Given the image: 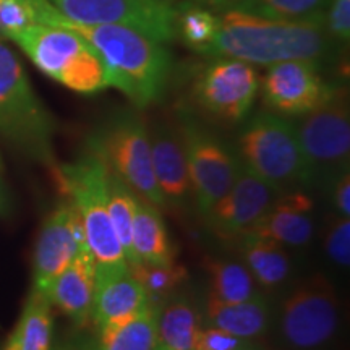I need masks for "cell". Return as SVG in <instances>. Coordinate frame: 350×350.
<instances>
[{
	"instance_id": "1",
	"label": "cell",
	"mask_w": 350,
	"mask_h": 350,
	"mask_svg": "<svg viewBox=\"0 0 350 350\" xmlns=\"http://www.w3.org/2000/svg\"><path fill=\"white\" fill-rule=\"evenodd\" d=\"M38 23L65 26L85 38L106 64L111 86L137 109L159 103L167 91L172 55L164 42L119 25H80L60 15L47 0H34Z\"/></svg>"
},
{
	"instance_id": "2",
	"label": "cell",
	"mask_w": 350,
	"mask_h": 350,
	"mask_svg": "<svg viewBox=\"0 0 350 350\" xmlns=\"http://www.w3.org/2000/svg\"><path fill=\"white\" fill-rule=\"evenodd\" d=\"M216 12V31L203 57L271 67L288 60L325 65L339 52L326 34L325 13L305 20H266L234 10Z\"/></svg>"
},
{
	"instance_id": "3",
	"label": "cell",
	"mask_w": 350,
	"mask_h": 350,
	"mask_svg": "<svg viewBox=\"0 0 350 350\" xmlns=\"http://www.w3.org/2000/svg\"><path fill=\"white\" fill-rule=\"evenodd\" d=\"M234 151L245 169L275 191L299 190L318 174L301 150L295 124L269 111L243 122Z\"/></svg>"
},
{
	"instance_id": "4",
	"label": "cell",
	"mask_w": 350,
	"mask_h": 350,
	"mask_svg": "<svg viewBox=\"0 0 350 350\" xmlns=\"http://www.w3.org/2000/svg\"><path fill=\"white\" fill-rule=\"evenodd\" d=\"M55 120L34 93L23 65L0 38V137L20 154L55 167Z\"/></svg>"
},
{
	"instance_id": "5",
	"label": "cell",
	"mask_w": 350,
	"mask_h": 350,
	"mask_svg": "<svg viewBox=\"0 0 350 350\" xmlns=\"http://www.w3.org/2000/svg\"><path fill=\"white\" fill-rule=\"evenodd\" d=\"M44 75L80 94H98L111 88L99 52L73 29L33 25L10 38Z\"/></svg>"
},
{
	"instance_id": "6",
	"label": "cell",
	"mask_w": 350,
	"mask_h": 350,
	"mask_svg": "<svg viewBox=\"0 0 350 350\" xmlns=\"http://www.w3.org/2000/svg\"><path fill=\"white\" fill-rule=\"evenodd\" d=\"M57 183L72 200L85 229L86 243L96 265H126L124 250L113 230L107 206L109 169L103 157L88 146L75 163L55 165Z\"/></svg>"
},
{
	"instance_id": "7",
	"label": "cell",
	"mask_w": 350,
	"mask_h": 350,
	"mask_svg": "<svg viewBox=\"0 0 350 350\" xmlns=\"http://www.w3.org/2000/svg\"><path fill=\"white\" fill-rule=\"evenodd\" d=\"M88 146L135 195L157 209L165 208L152 169L151 133L137 112L113 113L91 137Z\"/></svg>"
},
{
	"instance_id": "8",
	"label": "cell",
	"mask_w": 350,
	"mask_h": 350,
	"mask_svg": "<svg viewBox=\"0 0 350 350\" xmlns=\"http://www.w3.org/2000/svg\"><path fill=\"white\" fill-rule=\"evenodd\" d=\"M178 137L185 154L191 195L204 216L234 185L240 170L235 151L187 109L178 113Z\"/></svg>"
},
{
	"instance_id": "9",
	"label": "cell",
	"mask_w": 350,
	"mask_h": 350,
	"mask_svg": "<svg viewBox=\"0 0 350 350\" xmlns=\"http://www.w3.org/2000/svg\"><path fill=\"white\" fill-rule=\"evenodd\" d=\"M208 59L191 80V100L213 120L226 125L243 124L260 91L255 67L229 57Z\"/></svg>"
},
{
	"instance_id": "10",
	"label": "cell",
	"mask_w": 350,
	"mask_h": 350,
	"mask_svg": "<svg viewBox=\"0 0 350 350\" xmlns=\"http://www.w3.org/2000/svg\"><path fill=\"white\" fill-rule=\"evenodd\" d=\"M279 329L292 350H318L334 339L339 329V300L325 274L305 279L284 299Z\"/></svg>"
},
{
	"instance_id": "11",
	"label": "cell",
	"mask_w": 350,
	"mask_h": 350,
	"mask_svg": "<svg viewBox=\"0 0 350 350\" xmlns=\"http://www.w3.org/2000/svg\"><path fill=\"white\" fill-rule=\"evenodd\" d=\"M65 18L80 25H119L159 42L175 41V0H47Z\"/></svg>"
},
{
	"instance_id": "12",
	"label": "cell",
	"mask_w": 350,
	"mask_h": 350,
	"mask_svg": "<svg viewBox=\"0 0 350 350\" xmlns=\"http://www.w3.org/2000/svg\"><path fill=\"white\" fill-rule=\"evenodd\" d=\"M262 104L282 117H301L326 103L338 86L321 75V65L306 60H288L268 67L260 80Z\"/></svg>"
},
{
	"instance_id": "13",
	"label": "cell",
	"mask_w": 350,
	"mask_h": 350,
	"mask_svg": "<svg viewBox=\"0 0 350 350\" xmlns=\"http://www.w3.org/2000/svg\"><path fill=\"white\" fill-rule=\"evenodd\" d=\"M299 142L314 170L344 167L350 156V113L347 96L339 88L326 103L300 117Z\"/></svg>"
},
{
	"instance_id": "14",
	"label": "cell",
	"mask_w": 350,
	"mask_h": 350,
	"mask_svg": "<svg viewBox=\"0 0 350 350\" xmlns=\"http://www.w3.org/2000/svg\"><path fill=\"white\" fill-rule=\"evenodd\" d=\"M83 250L90 248L81 219L72 203L60 204L46 219L39 232L33 258L34 288L39 292L46 291Z\"/></svg>"
},
{
	"instance_id": "15",
	"label": "cell",
	"mask_w": 350,
	"mask_h": 350,
	"mask_svg": "<svg viewBox=\"0 0 350 350\" xmlns=\"http://www.w3.org/2000/svg\"><path fill=\"white\" fill-rule=\"evenodd\" d=\"M274 198V188L240 164L234 185L203 217L217 237L237 239L262 216Z\"/></svg>"
},
{
	"instance_id": "16",
	"label": "cell",
	"mask_w": 350,
	"mask_h": 350,
	"mask_svg": "<svg viewBox=\"0 0 350 350\" xmlns=\"http://www.w3.org/2000/svg\"><path fill=\"white\" fill-rule=\"evenodd\" d=\"M150 304V297L130 273L129 265H96L91 321L98 329L133 317Z\"/></svg>"
},
{
	"instance_id": "17",
	"label": "cell",
	"mask_w": 350,
	"mask_h": 350,
	"mask_svg": "<svg viewBox=\"0 0 350 350\" xmlns=\"http://www.w3.org/2000/svg\"><path fill=\"white\" fill-rule=\"evenodd\" d=\"M314 201L304 190H288L271 201L262 216L247 232L274 240L282 247L299 248L314 235Z\"/></svg>"
},
{
	"instance_id": "18",
	"label": "cell",
	"mask_w": 350,
	"mask_h": 350,
	"mask_svg": "<svg viewBox=\"0 0 350 350\" xmlns=\"http://www.w3.org/2000/svg\"><path fill=\"white\" fill-rule=\"evenodd\" d=\"M96 284V260L83 250L41 294L78 326L91 321Z\"/></svg>"
},
{
	"instance_id": "19",
	"label": "cell",
	"mask_w": 350,
	"mask_h": 350,
	"mask_svg": "<svg viewBox=\"0 0 350 350\" xmlns=\"http://www.w3.org/2000/svg\"><path fill=\"white\" fill-rule=\"evenodd\" d=\"M151 151L156 183L165 206H185L191 196V185L178 130L157 126L151 135Z\"/></svg>"
},
{
	"instance_id": "20",
	"label": "cell",
	"mask_w": 350,
	"mask_h": 350,
	"mask_svg": "<svg viewBox=\"0 0 350 350\" xmlns=\"http://www.w3.org/2000/svg\"><path fill=\"white\" fill-rule=\"evenodd\" d=\"M235 240L245 268L250 271L258 287L274 291L291 278L292 261L286 247L252 232H243Z\"/></svg>"
},
{
	"instance_id": "21",
	"label": "cell",
	"mask_w": 350,
	"mask_h": 350,
	"mask_svg": "<svg viewBox=\"0 0 350 350\" xmlns=\"http://www.w3.org/2000/svg\"><path fill=\"white\" fill-rule=\"evenodd\" d=\"M204 325L219 327L245 340H255L269 329L271 312L265 297L227 304L209 295L204 306Z\"/></svg>"
},
{
	"instance_id": "22",
	"label": "cell",
	"mask_w": 350,
	"mask_h": 350,
	"mask_svg": "<svg viewBox=\"0 0 350 350\" xmlns=\"http://www.w3.org/2000/svg\"><path fill=\"white\" fill-rule=\"evenodd\" d=\"M172 265L174 248L170 243L159 209L137 196L133 229H131V256L126 262Z\"/></svg>"
},
{
	"instance_id": "23",
	"label": "cell",
	"mask_w": 350,
	"mask_h": 350,
	"mask_svg": "<svg viewBox=\"0 0 350 350\" xmlns=\"http://www.w3.org/2000/svg\"><path fill=\"white\" fill-rule=\"evenodd\" d=\"M201 314L185 297H174L157 308V345L170 350H195Z\"/></svg>"
},
{
	"instance_id": "24",
	"label": "cell",
	"mask_w": 350,
	"mask_h": 350,
	"mask_svg": "<svg viewBox=\"0 0 350 350\" xmlns=\"http://www.w3.org/2000/svg\"><path fill=\"white\" fill-rule=\"evenodd\" d=\"M157 308L146 305L133 317L99 329L100 350H154L157 347Z\"/></svg>"
},
{
	"instance_id": "25",
	"label": "cell",
	"mask_w": 350,
	"mask_h": 350,
	"mask_svg": "<svg viewBox=\"0 0 350 350\" xmlns=\"http://www.w3.org/2000/svg\"><path fill=\"white\" fill-rule=\"evenodd\" d=\"M204 268L211 281V297L214 299L237 304L262 297L260 287L243 262L208 258Z\"/></svg>"
},
{
	"instance_id": "26",
	"label": "cell",
	"mask_w": 350,
	"mask_h": 350,
	"mask_svg": "<svg viewBox=\"0 0 350 350\" xmlns=\"http://www.w3.org/2000/svg\"><path fill=\"white\" fill-rule=\"evenodd\" d=\"M54 318L51 301L46 295L33 288L21 313V318L12 338L18 350H51Z\"/></svg>"
},
{
	"instance_id": "27",
	"label": "cell",
	"mask_w": 350,
	"mask_h": 350,
	"mask_svg": "<svg viewBox=\"0 0 350 350\" xmlns=\"http://www.w3.org/2000/svg\"><path fill=\"white\" fill-rule=\"evenodd\" d=\"M217 26V12L191 2H175V41H180L195 54L203 55Z\"/></svg>"
},
{
	"instance_id": "28",
	"label": "cell",
	"mask_w": 350,
	"mask_h": 350,
	"mask_svg": "<svg viewBox=\"0 0 350 350\" xmlns=\"http://www.w3.org/2000/svg\"><path fill=\"white\" fill-rule=\"evenodd\" d=\"M329 0H234L219 10H234L266 20H305L323 15Z\"/></svg>"
},
{
	"instance_id": "29",
	"label": "cell",
	"mask_w": 350,
	"mask_h": 350,
	"mask_svg": "<svg viewBox=\"0 0 350 350\" xmlns=\"http://www.w3.org/2000/svg\"><path fill=\"white\" fill-rule=\"evenodd\" d=\"M107 206L113 230L122 245L125 260L129 261L131 256V229L137 208V195L111 170L107 175Z\"/></svg>"
},
{
	"instance_id": "30",
	"label": "cell",
	"mask_w": 350,
	"mask_h": 350,
	"mask_svg": "<svg viewBox=\"0 0 350 350\" xmlns=\"http://www.w3.org/2000/svg\"><path fill=\"white\" fill-rule=\"evenodd\" d=\"M130 273L142 284L151 304L159 306L165 297L172 295L180 284L187 279V269L183 266L151 265V262H126Z\"/></svg>"
},
{
	"instance_id": "31",
	"label": "cell",
	"mask_w": 350,
	"mask_h": 350,
	"mask_svg": "<svg viewBox=\"0 0 350 350\" xmlns=\"http://www.w3.org/2000/svg\"><path fill=\"white\" fill-rule=\"evenodd\" d=\"M33 25H38L34 0H0V38L10 39Z\"/></svg>"
},
{
	"instance_id": "32",
	"label": "cell",
	"mask_w": 350,
	"mask_h": 350,
	"mask_svg": "<svg viewBox=\"0 0 350 350\" xmlns=\"http://www.w3.org/2000/svg\"><path fill=\"white\" fill-rule=\"evenodd\" d=\"M325 250L329 260L340 268L350 265V219L336 216L327 226L325 235Z\"/></svg>"
},
{
	"instance_id": "33",
	"label": "cell",
	"mask_w": 350,
	"mask_h": 350,
	"mask_svg": "<svg viewBox=\"0 0 350 350\" xmlns=\"http://www.w3.org/2000/svg\"><path fill=\"white\" fill-rule=\"evenodd\" d=\"M325 29L331 42L342 51L350 41V0H329L325 10Z\"/></svg>"
},
{
	"instance_id": "34",
	"label": "cell",
	"mask_w": 350,
	"mask_h": 350,
	"mask_svg": "<svg viewBox=\"0 0 350 350\" xmlns=\"http://www.w3.org/2000/svg\"><path fill=\"white\" fill-rule=\"evenodd\" d=\"M247 342L230 332L204 325L198 332L195 350H240Z\"/></svg>"
},
{
	"instance_id": "35",
	"label": "cell",
	"mask_w": 350,
	"mask_h": 350,
	"mask_svg": "<svg viewBox=\"0 0 350 350\" xmlns=\"http://www.w3.org/2000/svg\"><path fill=\"white\" fill-rule=\"evenodd\" d=\"M332 204L338 216L350 217V172L349 165L340 167L332 182Z\"/></svg>"
},
{
	"instance_id": "36",
	"label": "cell",
	"mask_w": 350,
	"mask_h": 350,
	"mask_svg": "<svg viewBox=\"0 0 350 350\" xmlns=\"http://www.w3.org/2000/svg\"><path fill=\"white\" fill-rule=\"evenodd\" d=\"M52 350V349H51ZM54 350H100L98 338L88 334H77L64 340Z\"/></svg>"
},
{
	"instance_id": "37",
	"label": "cell",
	"mask_w": 350,
	"mask_h": 350,
	"mask_svg": "<svg viewBox=\"0 0 350 350\" xmlns=\"http://www.w3.org/2000/svg\"><path fill=\"white\" fill-rule=\"evenodd\" d=\"M191 2L201 3V5L213 8V10H219V8H222L224 5H227V3L234 2V0H191Z\"/></svg>"
},
{
	"instance_id": "38",
	"label": "cell",
	"mask_w": 350,
	"mask_h": 350,
	"mask_svg": "<svg viewBox=\"0 0 350 350\" xmlns=\"http://www.w3.org/2000/svg\"><path fill=\"white\" fill-rule=\"evenodd\" d=\"M240 350H265V349H262L260 344L253 342V340H248V342H247V344H245V345H243V347H242V349H240Z\"/></svg>"
},
{
	"instance_id": "39",
	"label": "cell",
	"mask_w": 350,
	"mask_h": 350,
	"mask_svg": "<svg viewBox=\"0 0 350 350\" xmlns=\"http://www.w3.org/2000/svg\"><path fill=\"white\" fill-rule=\"evenodd\" d=\"M3 350H18V345H16L15 339H13L12 336H10V339H8V342L5 344V347H3Z\"/></svg>"
},
{
	"instance_id": "40",
	"label": "cell",
	"mask_w": 350,
	"mask_h": 350,
	"mask_svg": "<svg viewBox=\"0 0 350 350\" xmlns=\"http://www.w3.org/2000/svg\"><path fill=\"white\" fill-rule=\"evenodd\" d=\"M154 350H170V349H167V347H163V345H157V347H156Z\"/></svg>"
}]
</instances>
